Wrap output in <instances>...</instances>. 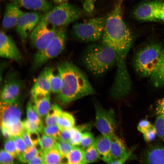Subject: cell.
<instances>
[{"label": "cell", "mask_w": 164, "mask_h": 164, "mask_svg": "<svg viewBox=\"0 0 164 164\" xmlns=\"http://www.w3.org/2000/svg\"><path fill=\"white\" fill-rule=\"evenodd\" d=\"M62 86L56 94L57 101L63 106L93 94L95 91L84 73L72 62L64 61L57 65Z\"/></svg>", "instance_id": "1"}, {"label": "cell", "mask_w": 164, "mask_h": 164, "mask_svg": "<svg viewBox=\"0 0 164 164\" xmlns=\"http://www.w3.org/2000/svg\"><path fill=\"white\" fill-rule=\"evenodd\" d=\"M124 0H117L113 9L107 15L102 43L109 46L118 43H132L133 36L122 17Z\"/></svg>", "instance_id": "2"}, {"label": "cell", "mask_w": 164, "mask_h": 164, "mask_svg": "<svg viewBox=\"0 0 164 164\" xmlns=\"http://www.w3.org/2000/svg\"><path fill=\"white\" fill-rule=\"evenodd\" d=\"M82 58L87 70L97 77L102 76L116 64L114 51L103 43L89 46L84 50Z\"/></svg>", "instance_id": "3"}, {"label": "cell", "mask_w": 164, "mask_h": 164, "mask_svg": "<svg viewBox=\"0 0 164 164\" xmlns=\"http://www.w3.org/2000/svg\"><path fill=\"white\" fill-rule=\"evenodd\" d=\"M67 26L57 27L54 36L49 44L43 49L37 51L33 59L34 69L40 67L63 51L67 42Z\"/></svg>", "instance_id": "4"}, {"label": "cell", "mask_w": 164, "mask_h": 164, "mask_svg": "<svg viewBox=\"0 0 164 164\" xmlns=\"http://www.w3.org/2000/svg\"><path fill=\"white\" fill-rule=\"evenodd\" d=\"M160 43L146 46L137 53L134 61L135 71L141 77H150L159 60L162 49Z\"/></svg>", "instance_id": "5"}, {"label": "cell", "mask_w": 164, "mask_h": 164, "mask_svg": "<svg viewBox=\"0 0 164 164\" xmlns=\"http://www.w3.org/2000/svg\"><path fill=\"white\" fill-rule=\"evenodd\" d=\"M82 9L68 2L56 5L44 14L42 18L56 27L68 26L84 15Z\"/></svg>", "instance_id": "6"}, {"label": "cell", "mask_w": 164, "mask_h": 164, "mask_svg": "<svg viewBox=\"0 0 164 164\" xmlns=\"http://www.w3.org/2000/svg\"><path fill=\"white\" fill-rule=\"evenodd\" d=\"M106 17L95 18L74 24L72 30L73 36L83 42H94L102 39Z\"/></svg>", "instance_id": "7"}, {"label": "cell", "mask_w": 164, "mask_h": 164, "mask_svg": "<svg viewBox=\"0 0 164 164\" xmlns=\"http://www.w3.org/2000/svg\"><path fill=\"white\" fill-rule=\"evenodd\" d=\"M56 28L41 18L29 35L32 45L37 51L44 49L54 36Z\"/></svg>", "instance_id": "8"}, {"label": "cell", "mask_w": 164, "mask_h": 164, "mask_svg": "<svg viewBox=\"0 0 164 164\" xmlns=\"http://www.w3.org/2000/svg\"><path fill=\"white\" fill-rule=\"evenodd\" d=\"M94 106L97 129L102 135L112 138L116 135V123L113 110H106L97 103H95Z\"/></svg>", "instance_id": "9"}, {"label": "cell", "mask_w": 164, "mask_h": 164, "mask_svg": "<svg viewBox=\"0 0 164 164\" xmlns=\"http://www.w3.org/2000/svg\"><path fill=\"white\" fill-rule=\"evenodd\" d=\"M43 15L38 12H23L15 26L17 33L22 41H24L29 35Z\"/></svg>", "instance_id": "10"}, {"label": "cell", "mask_w": 164, "mask_h": 164, "mask_svg": "<svg viewBox=\"0 0 164 164\" xmlns=\"http://www.w3.org/2000/svg\"><path fill=\"white\" fill-rule=\"evenodd\" d=\"M1 91V102L12 104L18 101L22 89L21 80L14 75L7 79Z\"/></svg>", "instance_id": "11"}, {"label": "cell", "mask_w": 164, "mask_h": 164, "mask_svg": "<svg viewBox=\"0 0 164 164\" xmlns=\"http://www.w3.org/2000/svg\"><path fill=\"white\" fill-rule=\"evenodd\" d=\"M0 108L1 126L8 128L21 121L22 110L18 101L10 104L0 102Z\"/></svg>", "instance_id": "12"}, {"label": "cell", "mask_w": 164, "mask_h": 164, "mask_svg": "<svg viewBox=\"0 0 164 164\" xmlns=\"http://www.w3.org/2000/svg\"><path fill=\"white\" fill-rule=\"evenodd\" d=\"M133 149L128 150L123 141L115 135L111 138L110 164L124 163L131 156Z\"/></svg>", "instance_id": "13"}, {"label": "cell", "mask_w": 164, "mask_h": 164, "mask_svg": "<svg viewBox=\"0 0 164 164\" xmlns=\"http://www.w3.org/2000/svg\"><path fill=\"white\" fill-rule=\"evenodd\" d=\"M162 2L156 0L141 4L134 10L133 14L138 20L143 21H157L156 15Z\"/></svg>", "instance_id": "14"}, {"label": "cell", "mask_w": 164, "mask_h": 164, "mask_svg": "<svg viewBox=\"0 0 164 164\" xmlns=\"http://www.w3.org/2000/svg\"><path fill=\"white\" fill-rule=\"evenodd\" d=\"M0 33V56L19 61L21 59V54L13 40L3 31H1Z\"/></svg>", "instance_id": "15"}, {"label": "cell", "mask_w": 164, "mask_h": 164, "mask_svg": "<svg viewBox=\"0 0 164 164\" xmlns=\"http://www.w3.org/2000/svg\"><path fill=\"white\" fill-rule=\"evenodd\" d=\"M11 2L22 7L36 12H47L53 7V3L47 0H11Z\"/></svg>", "instance_id": "16"}, {"label": "cell", "mask_w": 164, "mask_h": 164, "mask_svg": "<svg viewBox=\"0 0 164 164\" xmlns=\"http://www.w3.org/2000/svg\"><path fill=\"white\" fill-rule=\"evenodd\" d=\"M23 12L19 7L10 2L6 4L2 20V26L8 29L15 27L18 20Z\"/></svg>", "instance_id": "17"}, {"label": "cell", "mask_w": 164, "mask_h": 164, "mask_svg": "<svg viewBox=\"0 0 164 164\" xmlns=\"http://www.w3.org/2000/svg\"><path fill=\"white\" fill-rule=\"evenodd\" d=\"M51 92L50 85L43 71L37 77L30 91L32 99L50 95Z\"/></svg>", "instance_id": "18"}, {"label": "cell", "mask_w": 164, "mask_h": 164, "mask_svg": "<svg viewBox=\"0 0 164 164\" xmlns=\"http://www.w3.org/2000/svg\"><path fill=\"white\" fill-rule=\"evenodd\" d=\"M111 138L102 135L95 139L94 142V145L101 158L104 161L108 163H109L111 160Z\"/></svg>", "instance_id": "19"}, {"label": "cell", "mask_w": 164, "mask_h": 164, "mask_svg": "<svg viewBox=\"0 0 164 164\" xmlns=\"http://www.w3.org/2000/svg\"><path fill=\"white\" fill-rule=\"evenodd\" d=\"M143 162L145 163L164 164V147L157 145L149 148L144 154Z\"/></svg>", "instance_id": "20"}, {"label": "cell", "mask_w": 164, "mask_h": 164, "mask_svg": "<svg viewBox=\"0 0 164 164\" xmlns=\"http://www.w3.org/2000/svg\"><path fill=\"white\" fill-rule=\"evenodd\" d=\"M151 82L155 87L164 86V48L155 68L150 76Z\"/></svg>", "instance_id": "21"}, {"label": "cell", "mask_w": 164, "mask_h": 164, "mask_svg": "<svg viewBox=\"0 0 164 164\" xmlns=\"http://www.w3.org/2000/svg\"><path fill=\"white\" fill-rule=\"evenodd\" d=\"M32 106L40 117H45L49 112L51 105L50 95L32 99Z\"/></svg>", "instance_id": "22"}, {"label": "cell", "mask_w": 164, "mask_h": 164, "mask_svg": "<svg viewBox=\"0 0 164 164\" xmlns=\"http://www.w3.org/2000/svg\"><path fill=\"white\" fill-rule=\"evenodd\" d=\"M50 85L51 92L57 94L61 89L62 80L59 73H54L53 69L50 67L45 69L43 71Z\"/></svg>", "instance_id": "23"}, {"label": "cell", "mask_w": 164, "mask_h": 164, "mask_svg": "<svg viewBox=\"0 0 164 164\" xmlns=\"http://www.w3.org/2000/svg\"><path fill=\"white\" fill-rule=\"evenodd\" d=\"M39 153L42 156L44 164L61 163L64 157L56 148L41 151Z\"/></svg>", "instance_id": "24"}, {"label": "cell", "mask_w": 164, "mask_h": 164, "mask_svg": "<svg viewBox=\"0 0 164 164\" xmlns=\"http://www.w3.org/2000/svg\"><path fill=\"white\" fill-rule=\"evenodd\" d=\"M75 120L73 116L68 112L62 111L57 121L56 125L61 131L74 126Z\"/></svg>", "instance_id": "25"}, {"label": "cell", "mask_w": 164, "mask_h": 164, "mask_svg": "<svg viewBox=\"0 0 164 164\" xmlns=\"http://www.w3.org/2000/svg\"><path fill=\"white\" fill-rule=\"evenodd\" d=\"M66 158L68 164H86L84 157V150L81 147L74 146Z\"/></svg>", "instance_id": "26"}, {"label": "cell", "mask_w": 164, "mask_h": 164, "mask_svg": "<svg viewBox=\"0 0 164 164\" xmlns=\"http://www.w3.org/2000/svg\"><path fill=\"white\" fill-rule=\"evenodd\" d=\"M62 110L57 104L51 105L50 109L45 118L46 125L56 124L58 118Z\"/></svg>", "instance_id": "27"}, {"label": "cell", "mask_w": 164, "mask_h": 164, "mask_svg": "<svg viewBox=\"0 0 164 164\" xmlns=\"http://www.w3.org/2000/svg\"><path fill=\"white\" fill-rule=\"evenodd\" d=\"M26 112L27 119L43 130V123L40 117L33 108L31 101H29L27 104Z\"/></svg>", "instance_id": "28"}, {"label": "cell", "mask_w": 164, "mask_h": 164, "mask_svg": "<svg viewBox=\"0 0 164 164\" xmlns=\"http://www.w3.org/2000/svg\"><path fill=\"white\" fill-rule=\"evenodd\" d=\"M84 157L86 164L94 162L101 158L94 144L84 149Z\"/></svg>", "instance_id": "29"}, {"label": "cell", "mask_w": 164, "mask_h": 164, "mask_svg": "<svg viewBox=\"0 0 164 164\" xmlns=\"http://www.w3.org/2000/svg\"><path fill=\"white\" fill-rule=\"evenodd\" d=\"M39 144L41 149L40 151L56 148V140L44 134L40 137Z\"/></svg>", "instance_id": "30"}, {"label": "cell", "mask_w": 164, "mask_h": 164, "mask_svg": "<svg viewBox=\"0 0 164 164\" xmlns=\"http://www.w3.org/2000/svg\"><path fill=\"white\" fill-rule=\"evenodd\" d=\"M39 153L36 147L32 146L27 147L23 154L18 157L19 161L24 163H28Z\"/></svg>", "instance_id": "31"}, {"label": "cell", "mask_w": 164, "mask_h": 164, "mask_svg": "<svg viewBox=\"0 0 164 164\" xmlns=\"http://www.w3.org/2000/svg\"><path fill=\"white\" fill-rule=\"evenodd\" d=\"M56 140V147L63 157L67 156L74 146L69 142L59 138Z\"/></svg>", "instance_id": "32"}, {"label": "cell", "mask_w": 164, "mask_h": 164, "mask_svg": "<svg viewBox=\"0 0 164 164\" xmlns=\"http://www.w3.org/2000/svg\"><path fill=\"white\" fill-rule=\"evenodd\" d=\"M71 135L69 142L74 146H80L82 132L77 126L70 128Z\"/></svg>", "instance_id": "33"}, {"label": "cell", "mask_w": 164, "mask_h": 164, "mask_svg": "<svg viewBox=\"0 0 164 164\" xmlns=\"http://www.w3.org/2000/svg\"><path fill=\"white\" fill-rule=\"evenodd\" d=\"M95 139L93 135L89 131L82 133L80 146L85 149L94 144Z\"/></svg>", "instance_id": "34"}, {"label": "cell", "mask_w": 164, "mask_h": 164, "mask_svg": "<svg viewBox=\"0 0 164 164\" xmlns=\"http://www.w3.org/2000/svg\"><path fill=\"white\" fill-rule=\"evenodd\" d=\"M43 130L44 134L56 140L60 138L61 131L56 124L46 125Z\"/></svg>", "instance_id": "35"}, {"label": "cell", "mask_w": 164, "mask_h": 164, "mask_svg": "<svg viewBox=\"0 0 164 164\" xmlns=\"http://www.w3.org/2000/svg\"><path fill=\"white\" fill-rule=\"evenodd\" d=\"M6 128L12 137L20 136L25 130L23 122L21 121L16 124Z\"/></svg>", "instance_id": "36"}, {"label": "cell", "mask_w": 164, "mask_h": 164, "mask_svg": "<svg viewBox=\"0 0 164 164\" xmlns=\"http://www.w3.org/2000/svg\"><path fill=\"white\" fill-rule=\"evenodd\" d=\"M154 126L157 135L163 139L164 136V114L157 115Z\"/></svg>", "instance_id": "37"}, {"label": "cell", "mask_w": 164, "mask_h": 164, "mask_svg": "<svg viewBox=\"0 0 164 164\" xmlns=\"http://www.w3.org/2000/svg\"><path fill=\"white\" fill-rule=\"evenodd\" d=\"M4 146L5 150L13 158H15L18 156L15 144L12 138H7L4 141Z\"/></svg>", "instance_id": "38"}, {"label": "cell", "mask_w": 164, "mask_h": 164, "mask_svg": "<svg viewBox=\"0 0 164 164\" xmlns=\"http://www.w3.org/2000/svg\"><path fill=\"white\" fill-rule=\"evenodd\" d=\"M15 144L16 152L18 157L21 155L26 148V146L20 136L13 137Z\"/></svg>", "instance_id": "39"}, {"label": "cell", "mask_w": 164, "mask_h": 164, "mask_svg": "<svg viewBox=\"0 0 164 164\" xmlns=\"http://www.w3.org/2000/svg\"><path fill=\"white\" fill-rule=\"evenodd\" d=\"M25 129L29 132H41L43 130L36 124L29 121L27 118L22 121Z\"/></svg>", "instance_id": "40"}, {"label": "cell", "mask_w": 164, "mask_h": 164, "mask_svg": "<svg viewBox=\"0 0 164 164\" xmlns=\"http://www.w3.org/2000/svg\"><path fill=\"white\" fill-rule=\"evenodd\" d=\"M13 158L5 150L1 149L0 152V163L2 164H14Z\"/></svg>", "instance_id": "41"}, {"label": "cell", "mask_w": 164, "mask_h": 164, "mask_svg": "<svg viewBox=\"0 0 164 164\" xmlns=\"http://www.w3.org/2000/svg\"><path fill=\"white\" fill-rule=\"evenodd\" d=\"M143 134L144 139L146 142H150L154 140L157 135L155 126L152 125Z\"/></svg>", "instance_id": "42"}, {"label": "cell", "mask_w": 164, "mask_h": 164, "mask_svg": "<svg viewBox=\"0 0 164 164\" xmlns=\"http://www.w3.org/2000/svg\"><path fill=\"white\" fill-rule=\"evenodd\" d=\"M150 122L146 119L141 120L138 122L137 126L138 131L143 133L151 126Z\"/></svg>", "instance_id": "43"}, {"label": "cell", "mask_w": 164, "mask_h": 164, "mask_svg": "<svg viewBox=\"0 0 164 164\" xmlns=\"http://www.w3.org/2000/svg\"><path fill=\"white\" fill-rule=\"evenodd\" d=\"M155 114L156 115L164 114V97L158 101L155 109Z\"/></svg>", "instance_id": "44"}, {"label": "cell", "mask_w": 164, "mask_h": 164, "mask_svg": "<svg viewBox=\"0 0 164 164\" xmlns=\"http://www.w3.org/2000/svg\"><path fill=\"white\" fill-rule=\"evenodd\" d=\"M96 0H83V7L85 10L92 11L94 7V3Z\"/></svg>", "instance_id": "45"}, {"label": "cell", "mask_w": 164, "mask_h": 164, "mask_svg": "<svg viewBox=\"0 0 164 164\" xmlns=\"http://www.w3.org/2000/svg\"><path fill=\"white\" fill-rule=\"evenodd\" d=\"M70 135V128L64 129L61 131L60 138L63 141L69 142Z\"/></svg>", "instance_id": "46"}, {"label": "cell", "mask_w": 164, "mask_h": 164, "mask_svg": "<svg viewBox=\"0 0 164 164\" xmlns=\"http://www.w3.org/2000/svg\"><path fill=\"white\" fill-rule=\"evenodd\" d=\"M157 21H161L164 23V2H162L159 8L156 15Z\"/></svg>", "instance_id": "47"}, {"label": "cell", "mask_w": 164, "mask_h": 164, "mask_svg": "<svg viewBox=\"0 0 164 164\" xmlns=\"http://www.w3.org/2000/svg\"><path fill=\"white\" fill-rule=\"evenodd\" d=\"M20 136L23 140L27 147L33 146L30 140L28 133L26 129Z\"/></svg>", "instance_id": "48"}, {"label": "cell", "mask_w": 164, "mask_h": 164, "mask_svg": "<svg viewBox=\"0 0 164 164\" xmlns=\"http://www.w3.org/2000/svg\"><path fill=\"white\" fill-rule=\"evenodd\" d=\"M29 164H44L42 155L39 152L32 160L29 162Z\"/></svg>", "instance_id": "49"}, {"label": "cell", "mask_w": 164, "mask_h": 164, "mask_svg": "<svg viewBox=\"0 0 164 164\" xmlns=\"http://www.w3.org/2000/svg\"><path fill=\"white\" fill-rule=\"evenodd\" d=\"M1 132L2 135L6 139L12 138L9 134L7 129L6 128L1 126Z\"/></svg>", "instance_id": "50"}, {"label": "cell", "mask_w": 164, "mask_h": 164, "mask_svg": "<svg viewBox=\"0 0 164 164\" xmlns=\"http://www.w3.org/2000/svg\"><path fill=\"white\" fill-rule=\"evenodd\" d=\"M56 5L68 2V0H50Z\"/></svg>", "instance_id": "51"}, {"label": "cell", "mask_w": 164, "mask_h": 164, "mask_svg": "<svg viewBox=\"0 0 164 164\" xmlns=\"http://www.w3.org/2000/svg\"><path fill=\"white\" fill-rule=\"evenodd\" d=\"M163 141H164V137H163Z\"/></svg>", "instance_id": "52"}]
</instances>
